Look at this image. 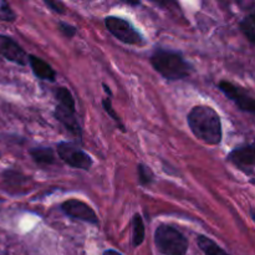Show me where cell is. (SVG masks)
I'll list each match as a JSON object with an SVG mask.
<instances>
[{"label": "cell", "instance_id": "cell-12", "mask_svg": "<svg viewBox=\"0 0 255 255\" xmlns=\"http://www.w3.org/2000/svg\"><path fill=\"white\" fill-rule=\"evenodd\" d=\"M31 158L41 166H50L56 162L55 151L50 147H34L29 151Z\"/></svg>", "mask_w": 255, "mask_h": 255}, {"label": "cell", "instance_id": "cell-22", "mask_svg": "<svg viewBox=\"0 0 255 255\" xmlns=\"http://www.w3.org/2000/svg\"><path fill=\"white\" fill-rule=\"evenodd\" d=\"M45 5H46L47 7H50L52 11L57 12V14H65V9L62 2L54 1V0H45Z\"/></svg>", "mask_w": 255, "mask_h": 255}, {"label": "cell", "instance_id": "cell-11", "mask_svg": "<svg viewBox=\"0 0 255 255\" xmlns=\"http://www.w3.org/2000/svg\"><path fill=\"white\" fill-rule=\"evenodd\" d=\"M27 62L31 66V70L35 76L39 77L40 80H44V81L49 82L55 81V79H56V72L50 66V64H47L41 57L35 56V55H27Z\"/></svg>", "mask_w": 255, "mask_h": 255}, {"label": "cell", "instance_id": "cell-18", "mask_svg": "<svg viewBox=\"0 0 255 255\" xmlns=\"http://www.w3.org/2000/svg\"><path fill=\"white\" fill-rule=\"evenodd\" d=\"M102 107H104L105 112H106L107 115H109L110 117H111L112 120H114L115 122L117 124V126L120 127V129H121L122 132H126V128H125L124 124H122L121 119H120V116L117 115V112L115 111L114 107H112V104H111V97H105V99H102Z\"/></svg>", "mask_w": 255, "mask_h": 255}, {"label": "cell", "instance_id": "cell-3", "mask_svg": "<svg viewBox=\"0 0 255 255\" xmlns=\"http://www.w3.org/2000/svg\"><path fill=\"white\" fill-rule=\"evenodd\" d=\"M154 244L164 255H186L188 252V239L176 227L161 224L154 232Z\"/></svg>", "mask_w": 255, "mask_h": 255}, {"label": "cell", "instance_id": "cell-15", "mask_svg": "<svg viewBox=\"0 0 255 255\" xmlns=\"http://www.w3.org/2000/svg\"><path fill=\"white\" fill-rule=\"evenodd\" d=\"M54 95L57 100V105L67 107V109L76 110V105H75L74 96H72V94L70 92L69 89L60 86V87H57V89L54 90Z\"/></svg>", "mask_w": 255, "mask_h": 255}, {"label": "cell", "instance_id": "cell-8", "mask_svg": "<svg viewBox=\"0 0 255 255\" xmlns=\"http://www.w3.org/2000/svg\"><path fill=\"white\" fill-rule=\"evenodd\" d=\"M254 146L253 143L237 147L227 157V161L236 166L247 176L254 174Z\"/></svg>", "mask_w": 255, "mask_h": 255}, {"label": "cell", "instance_id": "cell-1", "mask_svg": "<svg viewBox=\"0 0 255 255\" xmlns=\"http://www.w3.org/2000/svg\"><path fill=\"white\" fill-rule=\"evenodd\" d=\"M187 122L192 133L199 141L211 146L221 143L223 138L221 117L218 112L211 106L206 105L194 106L187 116Z\"/></svg>", "mask_w": 255, "mask_h": 255}, {"label": "cell", "instance_id": "cell-6", "mask_svg": "<svg viewBox=\"0 0 255 255\" xmlns=\"http://www.w3.org/2000/svg\"><path fill=\"white\" fill-rule=\"evenodd\" d=\"M218 89L228 97L231 101L238 106L239 110L248 114H254L255 112V101L251 94L243 87L238 85L229 82L227 80H223L218 84Z\"/></svg>", "mask_w": 255, "mask_h": 255}, {"label": "cell", "instance_id": "cell-27", "mask_svg": "<svg viewBox=\"0 0 255 255\" xmlns=\"http://www.w3.org/2000/svg\"><path fill=\"white\" fill-rule=\"evenodd\" d=\"M0 204H1V199H0Z\"/></svg>", "mask_w": 255, "mask_h": 255}, {"label": "cell", "instance_id": "cell-26", "mask_svg": "<svg viewBox=\"0 0 255 255\" xmlns=\"http://www.w3.org/2000/svg\"><path fill=\"white\" fill-rule=\"evenodd\" d=\"M0 255H6L5 253H2V252H0Z\"/></svg>", "mask_w": 255, "mask_h": 255}, {"label": "cell", "instance_id": "cell-24", "mask_svg": "<svg viewBox=\"0 0 255 255\" xmlns=\"http://www.w3.org/2000/svg\"><path fill=\"white\" fill-rule=\"evenodd\" d=\"M104 255H122V254L119 253V252H116V251H112V249H109V251L105 252Z\"/></svg>", "mask_w": 255, "mask_h": 255}, {"label": "cell", "instance_id": "cell-21", "mask_svg": "<svg viewBox=\"0 0 255 255\" xmlns=\"http://www.w3.org/2000/svg\"><path fill=\"white\" fill-rule=\"evenodd\" d=\"M59 30L61 31V34L64 35V36L69 37V39L74 37L75 35H76V32H77L76 26L67 24V22H65V21H60L59 22Z\"/></svg>", "mask_w": 255, "mask_h": 255}, {"label": "cell", "instance_id": "cell-7", "mask_svg": "<svg viewBox=\"0 0 255 255\" xmlns=\"http://www.w3.org/2000/svg\"><path fill=\"white\" fill-rule=\"evenodd\" d=\"M60 209H61L62 213L66 214L70 218L75 219V221H81L85 223L92 224V226L99 224V218H97V214L95 213L94 209L89 204L79 201V199L71 198L62 202Z\"/></svg>", "mask_w": 255, "mask_h": 255}, {"label": "cell", "instance_id": "cell-16", "mask_svg": "<svg viewBox=\"0 0 255 255\" xmlns=\"http://www.w3.org/2000/svg\"><path fill=\"white\" fill-rule=\"evenodd\" d=\"M254 11H252L251 14L247 15L241 22H239V27H241L242 32L246 35L247 39L249 40L251 44H254L255 42V26H254Z\"/></svg>", "mask_w": 255, "mask_h": 255}, {"label": "cell", "instance_id": "cell-20", "mask_svg": "<svg viewBox=\"0 0 255 255\" xmlns=\"http://www.w3.org/2000/svg\"><path fill=\"white\" fill-rule=\"evenodd\" d=\"M0 19L10 22L16 19V14L12 11V9L6 1H0Z\"/></svg>", "mask_w": 255, "mask_h": 255}, {"label": "cell", "instance_id": "cell-17", "mask_svg": "<svg viewBox=\"0 0 255 255\" xmlns=\"http://www.w3.org/2000/svg\"><path fill=\"white\" fill-rule=\"evenodd\" d=\"M137 178L138 183L143 187H148L154 183V173L148 166L143 163L137 164Z\"/></svg>", "mask_w": 255, "mask_h": 255}, {"label": "cell", "instance_id": "cell-5", "mask_svg": "<svg viewBox=\"0 0 255 255\" xmlns=\"http://www.w3.org/2000/svg\"><path fill=\"white\" fill-rule=\"evenodd\" d=\"M56 152L60 158L67 164L76 169H82V171H90L94 166L91 156L86 152L82 151L76 143L72 142H60L56 144Z\"/></svg>", "mask_w": 255, "mask_h": 255}, {"label": "cell", "instance_id": "cell-25", "mask_svg": "<svg viewBox=\"0 0 255 255\" xmlns=\"http://www.w3.org/2000/svg\"><path fill=\"white\" fill-rule=\"evenodd\" d=\"M125 4L132 5V6H136V5H141V2H139V1H125Z\"/></svg>", "mask_w": 255, "mask_h": 255}, {"label": "cell", "instance_id": "cell-14", "mask_svg": "<svg viewBox=\"0 0 255 255\" xmlns=\"http://www.w3.org/2000/svg\"><path fill=\"white\" fill-rule=\"evenodd\" d=\"M144 223L139 214H134L132 218V246L136 248L139 247L144 241Z\"/></svg>", "mask_w": 255, "mask_h": 255}, {"label": "cell", "instance_id": "cell-23", "mask_svg": "<svg viewBox=\"0 0 255 255\" xmlns=\"http://www.w3.org/2000/svg\"><path fill=\"white\" fill-rule=\"evenodd\" d=\"M102 87H104V90H105V92L107 94V96L112 97V92H111V90H110V87L107 86L106 84H102Z\"/></svg>", "mask_w": 255, "mask_h": 255}, {"label": "cell", "instance_id": "cell-13", "mask_svg": "<svg viewBox=\"0 0 255 255\" xmlns=\"http://www.w3.org/2000/svg\"><path fill=\"white\" fill-rule=\"evenodd\" d=\"M197 244H198L199 249L203 252L204 255H231L227 253L224 249H222L216 242H213L206 236H198Z\"/></svg>", "mask_w": 255, "mask_h": 255}, {"label": "cell", "instance_id": "cell-19", "mask_svg": "<svg viewBox=\"0 0 255 255\" xmlns=\"http://www.w3.org/2000/svg\"><path fill=\"white\" fill-rule=\"evenodd\" d=\"M4 181L9 184L10 187H16V188H22L26 183V177L21 176L20 173L14 171H6L4 173Z\"/></svg>", "mask_w": 255, "mask_h": 255}, {"label": "cell", "instance_id": "cell-2", "mask_svg": "<svg viewBox=\"0 0 255 255\" xmlns=\"http://www.w3.org/2000/svg\"><path fill=\"white\" fill-rule=\"evenodd\" d=\"M153 69L168 81L187 79L193 72V66L178 51L168 49H156L151 56Z\"/></svg>", "mask_w": 255, "mask_h": 255}, {"label": "cell", "instance_id": "cell-9", "mask_svg": "<svg viewBox=\"0 0 255 255\" xmlns=\"http://www.w3.org/2000/svg\"><path fill=\"white\" fill-rule=\"evenodd\" d=\"M0 59L25 66L27 64V55L21 46L12 37L0 34Z\"/></svg>", "mask_w": 255, "mask_h": 255}, {"label": "cell", "instance_id": "cell-10", "mask_svg": "<svg viewBox=\"0 0 255 255\" xmlns=\"http://www.w3.org/2000/svg\"><path fill=\"white\" fill-rule=\"evenodd\" d=\"M55 117L72 136L77 137L79 139L82 138V128L76 119V110L67 109V107L57 105L55 107Z\"/></svg>", "mask_w": 255, "mask_h": 255}, {"label": "cell", "instance_id": "cell-4", "mask_svg": "<svg viewBox=\"0 0 255 255\" xmlns=\"http://www.w3.org/2000/svg\"><path fill=\"white\" fill-rule=\"evenodd\" d=\"M105 25L116 39L127 45H142L144 42L141 32L127 19L120 16H106Z\"/></svg>", "mask_w": 255, "mask_h": 255}]
</instances>
